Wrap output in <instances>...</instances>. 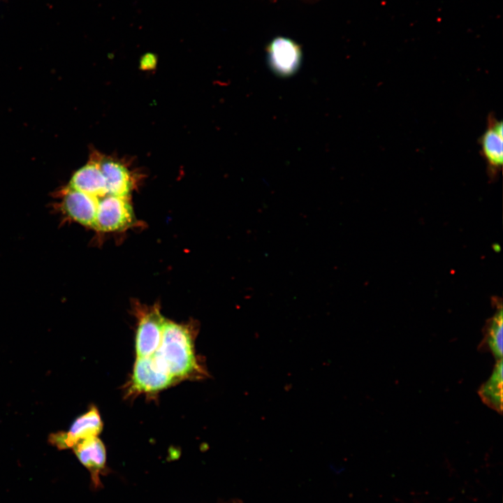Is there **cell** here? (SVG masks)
Instances as JSON below:
<instances>
[{
	"instance_id": "ba28073f",
	"label": "cell",
	"mask_w": 503,
	"mask_h": 503,
	"mask_svg": "<svg viewBox=\"0 0 503 503\" xmlns=\"http://www.w3.org/2000/svg\"><path fill=\"white\" fill-rule=\"evenodd\" d=\"M79 461L90 472L93 481L99 483V475L105 468L106 451L103 443L98 437L84 439L73 448Z\"/></svg>"
},
{
	"instance_id": "52a82bcc",
	"label": "cell",
	"mask_w": 503,
	"mask_h": 503,
	"mask_svg": "<svg viewBox=\"0 0 503 503\" xmlns=\"http://www.w3.org/2000/svg\"><path fill=\"white\" fill-rule=\"evenodd\" d=\"M481 152L492 175L502 169L503 162V126L501 121L490 117L486 130L481 137Z\"/></svg>"
},
{
	"instance_id": "5b68a950",
	"label": "cell",
	"mask_w": 503,
	"mask_h": 503,
	"mask_svg": "<svg viewBox=\"0 0 503 503\" xmlns=\"http://www.w3.org/2000/svg\"><path fill=\"white\" fill-rule=\"evenodd\" d=\"M301 50L292 40L278 37L268 48V64L272 71L280 77L294 74L301 63Z\"/></svg>"
},
{
	"instance_id": "8fae6325",
	"label": "cell",
	"mask_w": 503,
	"mask_h": 503,
	"mask_svg": "<svg viewBox=\"0 0 503 503\" xmlns=\"http://www.w3.org/2000/svg\"><path fill=\"white\" fill-rule=\"evenodd\" d=\"M496 311L489 319L484 329V337L481 342V348L492 353L498 360L502 359L503 328H502V305L501 300L495 301Z\"/></svg>"
},
{
	"instance_id": "9c48e42d",
	"label": "cell",
	"mask_w": 503,
	"mask_h": 503,
	"mask_svg": "<svg viewBox=\"0 0 503 503\" xmlns=\"http://www.w3.org/2000/svg\"><path fill=\"white\" fill-rule=\"evenodd\" d=\"M68 187L100 198L107 194L106 183L98 161H92L78 170Z\"/></svg>"
},
{
	"instance_id": "4fadbf2b",
	"label": "cell",
	"mask_w": 503,
	"mask_h": 503,
	"mask_svg": "<svg viewBox=\"0 0 503 503\" xmlns=\"http://www.w3.org/2000/svg\"><path fill=\"white\" fill-rule=\"evenodd\" d=\"M156 58L152 54H146L144 55L140 62V66L144 70H150L156 66Z\"/></svg>"
},
{
	"instance_id": "3957f363",
	"label": "cell",
	"mask_w": 503,
	"mask_h": 503,
	"mask_svg": "<svg viewBox=\"0 0 503 503\" xmlns=\"http://www.w3.org/2000/svg\"><path fill=\"white\" fill-rule=\"evenodd\" d=\"M165 320L156 305L138 313L136 334L137 358L149 356L156 350L161 340Z\"/></svg>"
},
{
	"instance_id": "6da1fadb",
	"label": "cell",
	"mask_w": 503,
	"mask_h": 503,
	"mask_svg": "<svg viewBox=\"0 0 503 503\" xmlns=\"http://www.w3.org/2000/svg\"><path fill=\"white\" fill-rule=\"evenodd\" d=\"M147 357L154 370L172 385L206 374L195 354L194 334L187 325L166 319L160 344Z\"/></svg>"
},
{
	"instance_id": "30bf717a",
	"label": "cell",
	"mask_w": 503,
	"mask_h": 503,
	"mask_svg": "<svg viewBox=\"0 0 503 503\" xmlns=\"http://www.w3.org/2000/svg\"><path fill=\"white\" fill-rule=\"evenodd\" d=\"M98 162L105 180L107 194L128 197L132 189V179L127 168L108 159Z\"/></svg>"
},
{
	"instance_id": "7c38bea8",
	"label": "cell",
	"mask_w": 503,
	"mask_h": 503,
	"mask_svg": "<svg viewBox=\"0 0 503 503\" xmlns=\"http://www.w3.org/2000/svg\"><path fill=\"white\" fill-rule=\"evenodd\" d=\"M502 359H500L497 360L489 379L479 390L482 401L500 414L502 410Z\"/></svg>"
},
{
	"instance_id": "277c9868",
	"label": "cell",
	"mask_w": 503,
	"mask_h": 503,
	"mask_svg": "<svg viewBox=\"0 0 503 503\" xmlns=\"http://www.w3.org/2000/svg\"><path fill=\"white\" fill-rule=\"evenodd\" d=\"M102 428L103 423L99 412L94 407L77 418L67 432L52 434L49 441L59 449L73 448L80 441L97 437Z\"/></svg>"
},
{
	"instance_id": "8992f818",
	"label": "cell",
	"mask_w": 503,
	"mask_h": 503,
	"mask_svg": "<svg viewBox=\"0 0 503 503\" xmlns=\"http://www.w3.org/2000/svg\"><path fill=\"white\" fill-rule=\"evenodd\" d=\"M99 198L68 187L62 207L67 215L84 226L94 228Z\"/></svg>"
},
{
	"instance_id": "7a4b0ae2",
	"label": "cell",
	"mask_w": 503,
	"mask_h": 503,
	"mask_svg": "<svg viewBox=\"0 0 503 503\" xmlns=\"http://www.w3.org/2000/svg\"><path fill=\"white\" fill-rule=\"evenodd\" d=\"M134 221V214L128 197L110 194L99 198L94 229L112 232L124 229Z\"/></svg>"
}]
</instances>
